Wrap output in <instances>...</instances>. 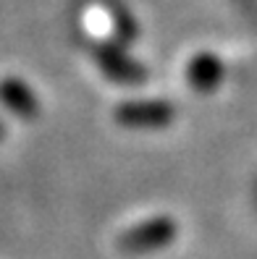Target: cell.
I'll return each instance as SVG.
<instances>
[{
    "instance_id": "cell-1",
    "label": "cell",
    "mask_w": 257,
    "mask_h": 259,
    "mask_svg": "<svg viewBox=\"0 0 257 259\" xmlns=\"http://www.w3.org/2000/svg\"><path fill=\"white\" fill-rule=\"evenodd\" d=\"M176 236V225L168 218H153L147 223H139L137 228H131L129 233L121 236V249L129 254H144V251H155L165 246L168 241Z\"/></svg>"
},
{
    "instance_id": "cell-2",
    "label": "cell",
    "mask_w": 257,
    "mask_h": 259,
    "mask_svg": "<svg viewBox=\"0 0 257 259\" xmlns=\"http://www.w3.org/2000/svg\"><path fill=\"white\" fill-rule=\"evenodd\" d=\"M173 110L165 102H129L124 108H118L116 118L124 126H134V128H155V126H165L171 120Z\"/></svg>"
},
{
    "instance_id": "cell-3",
    "label": "cell",
    "mask_w": 257,
    "mask_h": 259,
    "mask_svg": "<svg viewBox=\"0 0 257 259\" xmlns=\"http://www.w3.org/2000/svg\"><path fill=\"white\" fill-rule=\"evenodd\" d=\"M0 100H3L6 108H11L19 115H34L37 113L34 95L16 79H3L0 81Z\"/></svg>"
},
{
    "instance_id": "cell-4",
    "label": "cell",
    "mask_w": 257,
    "mask_h": 259,
    "mask_svg": "<svg viewBox=\"0 0 257 259\" xmlns=\"http://www.w3.org/2000/svg\"><path fill=\"white\" fill-rule=\"evenodd\" d=\"M187 79L194 89H200V92H207V89H213L221 79V66L213 55H200L194 58V63L187 68Z\"/></svg>"
},
{
    "instance_id": "cell-5",
    "label": "cell",
    "mask_w": 257,
    "mask_h": 259,
    "mask_svg": "<svg viewBox=\"0 0 257 259\" xmlns=\"http://www.w3.org/2000/svg\"><path fill=\"white\" fill-rule=\"evenodd\" d=\"M100 66H102V71L108 76H113L118 84H137V79H142V68L131 66L129 60H124L113 50H102L100 53Z\"/></svg>"
},
{
    "instance_id": "cell-6",
    "label": "cell",
    "mask_w": 257,
    "mask_h": 259,
    "mask_svg": "<svg viewBox=\"0 0 257 259\" xmlns=\"http://www.w3.org/2000/svg\"><path fill=\"white\" fill-rule=\"evenodd\" d=\"M0 136H3V126H0Z\"/></svg>"
}]
</instances>
